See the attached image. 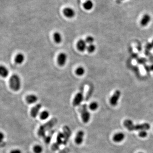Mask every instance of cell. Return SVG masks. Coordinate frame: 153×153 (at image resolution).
<instances>
[{
    "mask_svg": "<svg viewBox=\"0 0 153 153\" xmlns=\"http://www.w3.org/2000/svg\"><path fill=\"white\" fill-rule=\"evenodd\" d=\"M72 134V131L68 126H65L63 129V132H60L57 136L56 140L52 146V151H56L61 145H66L69 141Z\"/></svg>",
    "mask_w": 153,
    "mask_h": 153,
    "instance_id": "6da1fadb",
    "label": "cell"
},
{
    "mask_svg": "<svg viewBox=\"0 0 153 153\" xmlns=\"http://www.w3.org/2000/svg\"><path fill=\"white\" fill-rule=\"evenodd\" d=\"M123 125L129 131H141L142 130H148L150 129L151 126L148 123L134 124L132 120L128 119L125 120Z\"/></svg>",
    "mask_w": 153,
    "mask_h": 153,
    "instance_id": "7a4b0ae2",
    "label": "cell"
},
{
    "mask_svg": "<svg viewBox=\"0 0 153 153\" xmlns=\"http://www.w3.org/2000/svg\"><path fill=\"white\" fill-rule=\"evenodd\" d=\"M57 122V119L54 117L49 121L45 123V124L41 125L38 129L37 133L38 136L39 137H42L43 138L46 136V133L52 130L51 129L56 124Z\"/></svg>",
    "mask_w": 153,
    "mask_h": 153,
    "instance_id": "3957f363",
    "label": "cell"
},
{
    "mask_svg": "<svg viewBox=\"0 0 153 153\" xmlns=\"http://www.w3.org/2000/svg\"><path fill=\"white\" fill-rule=\"evenodd\" d=\"M9 83L10 88L13 91H18L20 89L21 85L20 77L17 75H13L10 77Z\"/></svg>",
    "mask_w": 153,
    "mask_h": 153,
    "instance_id": "277c9868",
    "label": "cell"
},
{
    "mask_svg": "<svg viewBox=\"0 0 153 153\" xmlns=\"http://www.w3.org/2000/svg\"><path fill=\"white\" fill-rule=\"evenodd\" d=\"M78 111L81 115L82 121L85 123H87L89 121L91 114L88 111L86 104H84L79 106Z\"/></svg>",
    "mask_w": 153,
    "mask_h": 153,
    "instance_id": "5b68a950",
    "label": "cell"
},
{
    "mask_svg": "<svg viewBox=\"0 0 153 153\" xmlns=\"http://www.w3.org/2000/svg\"><path fill=\"white\" fill-rule=\"evenodd\" d=\"M84 98L83 89H81L79 92L76 94L73 101V105L74 106H79L83 101Z\"/></svg>",
    "mask_w": 153,
    "mask_h": 153,
    "instance_id": "8992f818",
    "label": "cell"
},
{
    "mask_svg": "<svg viewBox=\"0 0 153 153\" xmlns=\"http://www.w3.org/2000/svg\"><path fill=\"white\" fill-rule=\"evenodd\" d=\"M121 91L117 90L114 92L110 99V103L111 105L113 106H115L117 105L118 101L121 96Z\"/></svg>",
    "mask_w": 153,
    "mask_h": 153,
    "instance_id": "52a82bcc",
    "label": "cell"
},
{
    "mask_svg": "<svg viewBox=\"0 0 153 153\" xmlns=\"http://www.w3.org/2000/svg\"><path fill=\"white\" fill-rule=\"evenodd\" d=\"M67 60V55L64 52L59 54L58 57V63L60 66H64L66 64Z\"/></svg>",
    "mask_w": 153,
    "mask_h": 153,
    "instance_id": "ba28073f",
    "label": "cell"
},
{
    "mask_svg": "<svg viewBox=\"0 0 153 153\" xmlns=\"http://www.w3.org/2000/svg\"><path fill=\"white\" fill-rule=\"evenodd\" d=\"M63 13L66 17L68 18H72L75 16V12L74 9L71 7H66L64 9Z\"/></svg>",
    "mask_w": 153,
    "mask_h": 153,
    "instance_id": "9c48e42d",
    "label": "cell"
},
{
    "mask_svg": "<svg viewBox=\"0 0 153 153\" xmlns=\"http://www.w3.org/2000/svg\"><path fill=\"white\" fill-rule=\"evenodd\" d=\"M41 107L42 105L41 104H38L32 108L30 111L31 116L32 117L35 118L38 115Z\"/></svg>",
    "mask_w": 153,
    "mask_h": 153,
    "instance_id": "30bf717a",
    "label": "cell"
},
{
    "mask_svg": "<svg viewBox=\"0 0 153 153\" xmlns=\"http://www.w3.org/2000/svg\"><path fill=\"white\" fill-rule=\"evenodd\" d=\"M76 46L79 51L83 52L87 49L88 46L87 45L86 42L85 40H84L83 39H80L77 43Z\"/></svg>",
    "mask_w": 153,
    "mask_h": 153,
    "instance_id": "8fae6325",
    "label": "cell"
},
{
    "mask_svg": "<svg viewBox=\"0 0 153 153\" xmlns=\"http://www.w3.org/2000/svg\"><path fill=\"white\" fill-rule=\"evenodd\" d=\"M151 20V17L149 14H145L142 17L140 20V24L142 26H146L149 24Z\"/></svg>",
    "mask_w": 153,
    "mask_h": 153,
    "instance_id": "7c38bea8",
    "label": "cell"
},
{
    "mask_svg": "<svg viewBox=\"0 0 153 153\" xmlns=\"http://www.w3.org/2000/svg\"><path fill=\"white\" fill-rule=\"evenodd\" d=\"M84 132L82 131H79L77 133L75 138V143L76 144L80 145L83 141Z\"/></svg>",
    "mask_w": 153,
    "mask_h": 153,
    "instance_id": "4fadbf2b",
    "label": "cell"
},
{
    "mask_svg": "<svg viewBox=\"0 0 153 153\" xmlns=\"http://www.w3.org/2000/svg\"><path fill=\"white\" fill-rule=\"evenodd\" d=\"M125 138V135L122 132H119L114 134L113 137V140L116 143H120L123 141Z\"/></svg>",
    "mask_w": 153,
    "mask_h": 153,
    "instance_id": "5bb4252c",
    "label": "cell"
},
{
    "mask_svg": "<svg viewBox=\"0 0 153 153\" xmlns=\"http://www.w3.org/2000/svg\"><path fill=\"white\" fill-rule=\"evenodd\" d=\"M38 100V97L33 94L28 95L26 97V100L28 104H32L35 103Z\"/></svg>",
    "mask_w": 153,
    "mask_h": 153,
    "instance_id": "9a60e30c",
    "label": "cell"
},
{
    "mask_svg": "<svg viewBox=\"0 0 153 153\" xmlns=\"http://www.w3.org/2000/svg\"><path fill=\"white\" fill-rule=\"evenodd\" d=\"M54 133H55V131L54 130H51L50 132H48V134H46V136L43 137V140L45 143H46L47 144H49L50 143Z\"/></svg>",
    "mask_w": 153,
    "mask_h": 153,
    "instance_id": "2e32d148",
    "label": "cell"
},
{
    "mask_svg": "<svg viewBox=\"0 0 153 153\" xmlns=\"http://www.w3.org/2000/svg\"><path fill=\"white\" fill-rule=\"evenodd\" d=\"M25 60L24 55L23 54L20 53L17 54L15 57L14 61L16 64H21L24 62Z\"/></svg>",
    "mask_w": 153,
    "mask_h": 153,
    "instance_id": "e0dca14e",
    "label": "cell"
},
{
    "mask_svg": "<svg viewBox=\"0 0 153 153\" xmlns=\"http://www.w3.org/2000/svg\"><path fill=\"white\" fill-rule=\"evenodd\" d=\"M9 71L6 67L1 65L0 67V75L3 77H6L9 75Z\"/></svg>",
    "mask_w": 153,
    "mask_h": 153,
    "instance_id": "ac0fdd59",
    "label": "cell"
},
{
    "mask_svg": "<svg viewBox=\"0 0 153 153\" xmlns=\"http://www.w3.org/2000/svg\"><path fill=\"white\" fill-rule=\"evenodd\" d=\"M83 6L85 10L88 11L93 9L94 6V3L92 1H91V0H87L84 3Z\"/></svg>",
    "mask_w": 153,
    "mask_h": 153,
    "instance_id": "d6986e66",
    "label": "cell"
},
{
    "mask_svg": "<svg viewBox=\"0 0 153 153\" xmlns=\"http://www.w3.org/2000/svg\"><path fill=\"white\" fill-rule=\"evenodd\" d=\"M53 38L54 41L56 43H60L62 41V37L59 32H55L54 34Z\"/></svg>",
    "mask_w": 153,
    "mask_h": 153,
    "instance_id": "ffe728a7",
    "label": "cell"
},
{
    "mask_svg": "<svg viewBox=\"0 0 153 153\" xmlns=\"http://www.w3.org/2000/svg\"><path fill=\"white\" fill-rule=\"evenodd\" d=\"M49 113L47 111H43L40 114V118L41 120H45L49 117Z\"/></svg>",
    "mask_w": 153,
    "mask_h": 153,
    "instance_id": "44dd1931",
    "label": "cell"
},
{
    "mask_svg": "<svg viewBox=\"0 0 153 153\" xmlns=\"http://www.w3.org/2000/svg\"><path fill=\"white\" fill-rule=\"evenodd\" d=\"M85 73V70L82 67H78L76 70V73L78 76H82Z\"/></svg>",
    "mask_w": 153,
    "mask_h": 153,
    "instance_id": "7402d4cb",
    "label": "cell"
},
{
    "mask_svg": "<svg viewBox=\"0 0 153 153\" xmlns=\"http://www.w3.org/2000/svg\"><path fill=\"white\" fill-rule=\"evenodd\" d=\"M33 150L35 153H41L43 152V149L42 146L38 145H37L34 146Z\"/></svg>",
    "mask_w": 153,
    "mask_h": 153,
    "instance_id": "603a6c76",
    "label": "cell"
},
{
    "mask_svg": "<svg viewBox=\"0 0 153 153\" xmlns=\"http://www.w3.org/2000/svg\"><path fill=\"white\" fill-rule=\"evenodd\" d=\"M98 107H99V105H98V103H97L96 102H93L92 103H91L89 106L90 110L93 111H94L97 110Z\"/></svg>",
    "mask_w": 153,
    "mask_h": 153,
    "instance_id": "cb8c5ba5",
    "label": "cell"
},
{
    "mask_svg": "<svg viewBox=\"0 0 153 153\" xmlns=\"http://www.w3.org/2000/svg\"><path fill=\"white\" fill-rule=\"evenodd\" d=\"M87 50L89 53H91L94 52L96 50V46L93 44H89L87 47Z\"/></svg>",
    "mask_w": 153,
    "mask_h": 153,
    "instance_id": "d4e9b609",
    "label": "cell"
},
{
    "mask_svg": "<svg viewBox=\"0 0 153 153\" xmlns=\"http://www.w3.org/2000/svg\"><path fill=\"white\" fill-rule=\"evenodd\" d=\"M85 41L86 42V43L88 44V45H89V44H91L93 43L94 41V39L92 36H88L87 37Z\"/></svg>",
    "mask_w": 153,
    "mask_h": 153,
    "instance_id": "484cf974",
    "label": "cell"
},
{
    "mask_svg": "<svg viewBox=\"0 0 153 153\" xmlns=\"http://www.w3.org/2000/svg\"><path fill=\"white\" fill-rule=\"evenodd\" d=\"M148 135L147 132L146 130H142L140 131L139 133V136L141 138H145Z\"/></svg>",
    "mask_w": 153,
    "mask_h": 153,
    "instance_id": "4316f807",
    "label": "cell"
},
{
    "mask_svg": "<svg viewBox=\"0 0 153 153\" xmlns=\"http://www.w3.org/2000/svg\"><path fill=\"white\" fill-rule=\"evenodd\" d=\"M10 153H22V152L19 149H14Z\"/></svg>",
    "mask_w": 153,
    "mask_h": 153,
    "instance_id": "83f0119b",
    "label": "cell"
},
{
    "mask_svg": "<svg viewBox=\"0 0 153 153\" xmlns=\"http://www.w3.org/2000/svg\"><path fill=\"white\" fill-rule=\"evenodd\" d=\"M3 139H4V134H3V133H2V132H1V133H0V140H1V141H2Z\"/></svg>",
    "mask_w": 153,
    "mask_h": 153,
    "instance_id": "f1b7e54d",
    "label": "cell"
},
{
    "mask_svg": "<svg viewBox=\"0 0 153 153\" xmlns=\"http://www.w3.org/2000/svg\"><path fill=\"white\" fill-rule=\"evenodd\" d=\"M142 153V152H139V153Z\"/></svg>",
    "mask_w": 153,
    "mask_h": 153,
    "instance_id": "f546056e",
    "label": "cell"
}]
</instances>
